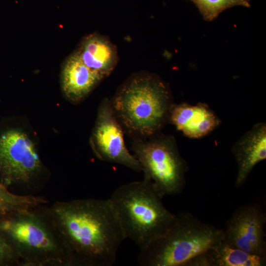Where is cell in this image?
I'll use <instances>...</instances> for the list:
<instances>
[{
	"instance_id": "6da1fadb",
	"label": "cell",
	"mask_w": 266,
	"mask_h": 266,
	"mask_svg": "<svg viewBox=\"0 0 266 266\" xmlns=\"http://www.w3.org/2000/svg\"><path fill=\"white\" fill-rule=\"evenodd\" d=\"M72 266H111L126 239L109 200L56 201L43 206Z\"/></svg>"
},
{
	"instance_id": "7a4b0ae2",
	"label": "cell",
	"mask_w": 266,
	"mask_h": 266,
	"mask_svg": "<svg viewBox=\"0 0 266 266\" xmlns=\"http://www.w3.org/2000/svg\"><path fill=\"white\" fill-rule=\"evenodd\" d=\"M110 101L124 133L133 140L146 139L162 133L169 123L174 104L166 83L148 72L130 77Z\"/></svg>"
},
{
	"instance_id": "3957f363",
	"label": "cell",
	"mask_w": 266,
	"mask_h": 266,
	"mask_svg": "<svg viewBox=\"0 0 266 266\" xmlns=\"http://www.w3.org/2000/svg\"><path fill=\"white\" fill-rule=\"evenodd\" d=\"M151 181L143 178L120 186L108 199L126 238L140 250L163 236L171 227L176 215L164 206Z\"/></svg>"
},
{
	"instance_id": "277c9868",
	"label": "cell",
	"mask_w": 266,
	"mask_h": 266,
	"mask_svg": "<svg viewBox=\"0 0 266 266\" xmlns=\"http://www.w3.org/2000/svg\"><path fill=\"white\" fill-rule=\"evenodd\" d=\"M44 206L0 214V234L21 266H72Z\"/></svg>"
},
{
	"instance_id": "5b68a950",
	"label": "cell",
	"mask_w": 266,
	"mask_h": 266,
	"mask_svg": "<svg viewBox=\"0 0 266 266\" xmlns=\"http://www.w3.org/2000/svg\"><path fill=\"white\" fill-rule=\"evenodd\" d=\"M224 230L180 212L163 236L140 250L141 266H185L193 258L223 239Z\"/></svg>"
},
{
	"instance_id": "8992f818",
	"label": "cell",
	"mask_w": 266,
	"mask_h": 266,
	"mask_svg": "<svg viewBox=\"0 0 266 266\" xmlns=\"http://www.w3.org/2000/svg\"><path fill=\"white\" fill-rule=\"evenodd\" d=\"M132 150L159 194H180L186 185L188 166L181 156L176 140L162 133L144 139L134 140Z\"/></svg>"
},
{
	"instance_id": "52a82bcc",
	"label": "cell",
	"mask_w": 266,
	"mask_h": 266,
	"mask_svg": "<svg viewBox=\"0 0 266 266\" xmlns=\"http://www.w3.org/2000/svg\"><path fill=\"white\" fill-rule=\"evenodd\" d=\"M43 165L27 135L14 128L0 130V184L26 190L38 187Z\"/></svg>"
},
{
	"instance_id": "ba28073f",
	"label": "cell",
	"mask_w": 266,
	"mask_h": 266,
	"mask_svg": "<svg viewBox=\"0 0 266 266\" xmlns=\"http://www.w3.org/2000/svg\"><path fill=\"white\" fill-rule=\"evenodd\" d=\"M124 133L112 109L110 100L105 98L99 107L90 139L92 148L100 160L140 172L142 171L141 166L135 156L128 151Z\"/></svg>"
},
{
	"instance_id": "9c48e42d",
	"label": "cell",
	"mask_w": 266,
	"mask_h": 266,
	"mask_svg": "<svg viewBox=\"0 0 266 266\" xmlns=\"http://www.w3.org/2000/svg\"><path fill=\"white\" fill-rule=\"evenodd\" d=\"M266 215L256 204L241 206L229 219L223 240L248 253L266 257Z\"/></svg>"
},
{
	"instance_id": "30bf717a",
	"label": "cell",
	"mask_w": 266,
	"mask_h": 266,
	"mask_svg": "<svg viewBox=\"0 0 266 266\" xmlns=\"http://www.w3.org/2000/svg\"><path fill=\"white\" fill-rule=\"evenodd\" d=\"M237 166L236 187L246 181L254 167L266 158V124L258 123L244 133L232 147Z\"/></svg>"
},
{
	"instance_id": "8fae6325",
	"label": "cell",
	"mask_w": 266,
	"mask_h": 266,
	"mask_svg": "<svg viewBox=\"0 0 266 266\" xmlns=\"http://www.w3.org/2000/svg\"><path fill=\"white\" fill-rule=\"evenodd\" d=\"M169 123L189 138L203 137L216 129L221 121L205 103L191 105L174 104L171 108Z\"/></svg>"
},
{
	"instance_id": "7c38bea8",
	"label": "cell",
	"mask_w": 266,
	"mask_h": 266,
	"mask_svg": "<svg viewBox=\"0 0 266 266\" xmlns=\"http://www.w3.org/2000/svg\"><path fill=\"white\" fill-rule=\"evenodd\" d=\"M102 79L83 63L75 51L63 63L61 89L66 98L73 103L81 102Z\"/></svg>"
},
{
	"instance_id": "4fadbf2b",
	"label": "cell",
	"mask_w": 266,
	"mask_h": 266,
	"mask_svg": "<svg viewBox=\"0 0 266 266\" xmlns=\"http://www.w3.org/2000/svg\"><path fill=\"white\" fill-rule=\"evenodd\" d=\"M74 51L83 63L103 79L111 73L117 64L115 45L108 37L98 33L83 37Z\"/></svg>"
},
{
	"instance_id": "5bb4252c",
	"label": "cell",
	"mask_w": 266,
	"mask_h": 266,
	"mask_svg": "<svg viewBox=\"0 0 266 266\" xmlns=\"http://www.w3.org/2000/svg\"><path fill=\"white\" fill-rule=\"evenodd\" d=\"M266 257L248 253L223 240L189 261L185 266H264Z\"/></svg>"
},
{
	"instance_id": "9a60e30c",
	"label": "cell",
	"mask_w": 266,
	"mask_h": 266,
	"mask_svg": "<svg viewBox=\"0 0 266 266\" xmlns=\"http://www.w3.org/2000/svg\"><path fill=\"white\" fill-rule=\"evenodd\" d=\"M45 198L33 195H17L0 184V214L8 212L30 209L46 204Z\"/></svg>"
},
{
	"instance_id": "2e32d148",
	"label": "cell",
	"mask_w": 266,
	"mask_h": 266,
	"mask_svg": "<svg viewBox=\"0 0 266 266\" xmlns=\"http://www.w3.org/2000/svg\"><path fill=\"white\" fill-rule=\"evenodd\" d=\"M195 4L204 19L211 21L224 10L234 6L248 7V0H189Z\"/></svg>"
},
{
	"instance_id": "e0dca14e",
	"label": "cell",
	"mask_w": 266,
	"mask_h": 266,
	"mask_svg": "<svg viewBox=\"0 0 266 266\" xmlns=\"http://www.w3.org/2000/svg\"><path fill=\"white\" fill-rule=\"evenodd\" d=\"M21 266L20 260L0 234V266Z\"/></svg>"
}]
</instances>
